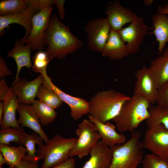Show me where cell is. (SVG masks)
I'll return each instance as SVG.
<instances>
[{"instance_id":"6da1fadb","label":"cell","mask_w":168,"mask_h":168,"mask_svg":"<svg viewBox=\"0 0 168 168\" xmlns=\"http://www.w3.org/2000/svg\"><path fill=\"white\" fill-rule=\"evenodd\" d=\"M45 51L50 60L54 58L64 59L82 47L83 42L71 32L67 26L62 22L57 15L50 16L44 35Z\"/></svg>"},{"instance_id":"7a4b0ae2","label":"cell","mask_w":168,"mask_h":168,"mask_svg":"<svg viewBox=\"0 0 168 168\" xmlns=\"http://www.w3.org/2000/svg\"><path fill=\"white\" fill-rule=\"evenodd\" d=\"M130 98L113 89L99 91L89 102V115L105 123L118 114L124 104Z\"/></svg>"},{"instance_id":"3957f363","label":"cell","mask_w":168,"mask_h":168,"mask_svg":"<svg viewBox=\"0 0 168 168\" xmlns=\"http://www.w3.org/2000/svg\"><path fill=\"white\" fill-rule=\"evenodd\" d=\"M150 103L134 94L123 106L118 114L112 121L120 133H133L140 124L149 116Z\"/></svg>"},{"instance_id":"277c9868","label":"cell","mask_w":168,"mask_h":168,"mask_svg":"<svg viewBox=\"0 0 168 168\" xmlns=\"http://www.w3.org/2000/svg\"><path fill=\"white\" fill-rule=\"evenodd\" d=\"M139 131L132 133L130 138L124 143L111 147L112 158L108 168H138L143 157V147L140 141Z\"/></svg>"},{"instance_id":"5b68a950","label":"cell","mask_w":168,"mask_h":168,"mask_svg":"<svg viewBox=\"0 0 168 168\" xmlns=\"http://www.w3.org/2000/svg\"><path fill=\"white\" fill-rule=\"evenodd\" d=\"M77 140L56 134L47 144L39 146L38 155L40 160L44 159L40 168H51L67 160Z\"/></svg>"},{"instance_id":"8992f818","label":"cell","mask_w":168,"mask_h":168,"mask_svg":"<svg viewBox=\"0 0 168 168\" xmlns=\"http://www.w3.org/2000/svg\"><path fill=\"white\" fill-rule=\"evenodd\" d=\"M77 140L69 154L70 157L77 156L82 159L89 154L91 149L101 139L95 125L89 119H84L76 130Z\"/></svg>"},{"instance_id":"52a82bcc","label":"cell","mask_w":168,"mask_h":168,"mask_svg":"<svg viewBox=\"0 0 168 168\" xmlns=\"http://www.w3.org/2000/svg\"><path fill=\"white\" fill-rule=\"evenodd\" d=\"M84 29L87 36V45L91 51L100 52L107 42L111 28L106 18L98 17L88 21Z\"/></svg>"},{"instance_id":"ba28073f","label":"cell","mask_w":168,"mask_h":168,"mask_svg":"<svg viewBox=\"0 0 168 168\" xmlns=\"http://www.w3.org/2000/svg\"><path fill=\"white\" fill-rule=\"evenodd\" d=\"M134 76L136 81L134 94L146 100L151 104L156 103L158 86L149 68L144 65L137 70Z\"/></svg>"},{"instance_id":"9c48e42d","label":"cell","mask_w":168,"mask_h":168,"mask_svg":"<svg viewBox=\"0 0 168 168\" xmlns=\"http://www.w3.org/2000/svg\"><path fill=\"white\" fill-rule=\"evenodd\" d=\"M148 31L149 27L145 24L144 19L138 16L127 26L118 31L124 42L127 43L126 46L130 55L139 51Z\"/></svg>"},{"instance_id":"30bf717a","label":"cell","mask_w":168,"mask_h":168,"mask_svg":"<svg viewBox=\"0 0 168 168\" xmlns=\"http://www.w3.org/2000/svg\"><path fill=\"white\" fill-rule=\"evenodd\" d=\"M142 143L143 148L152 153L168 158V129L162 125L148 128Z\"/></svg>"},{"instance_id":"8fae6325","label":"cell","mask_w":168,"mask_h":168,"mask_svg":"<svg viewBox=\"0 0 168 168\" xmlns=\"http://www.w3.org/2000/svg\"><path fill=\"white\" fill-rule=\"evenodd\" d=\"M53 7L46 8L35 13L33 16L31 30L25 44L30 45L33 51H43L45 46L44 38L48 26Z\"/></svg>"},{"instance_id":"7c38bea8","label":"cell","mask_w":168,"mask_h":168,"mask_svg":"<svg viewBox=\"0 0 168 168\" xmlns=\"http://www.w3.org/2000/svg\"><path fill=\"white\" fill-rule=\"evenodd\" d=\"M42 84L55 92L63 101L69 107L70 115L74 120H77L83 115L89 114V102L79 97H76L63 92L55 86L48 75L44 77Z\"/></svg>"},{"instance_id":"4fadbf2b","label":"cell","mask_w":168,"mask_h":168,"mask_svg":"<svg viewBox=\"0 0 168 168\" xmlns=\"http://www.w3.org/2000/svg\"><path fill=\"white\" fill-rule=\"evenodd\" d=\"M105 13L111 29L118 31L138 16L136 12L121 5L118 0L109 1L106 5Z\"/></svg>"},{"instance_id":"5bb4252c","label":"cell","mask_w":168,"mask_h":168,"mask_svg":"<svg viewBox=\"0 0 168 168\" xmlns=\"http://www.w3.org/2000/svg\"><path fill=\"white\" fill-rule=\"evenodd\" d=\"M44 79V77L40 74L31 81L21 78L17 82L13 83L12 90L19 103L31 105L36 97L39 88L42 84Z\"/></svg>"},{"instance_id":"9a60e30c","label":"cell","mask_w":168,"mask_h":168,"mask_svg":"<svg viewBox=\"0 0 168 168\" xmlns=\"http://www.w3.org/2000/svg\"><path fill=\"white\" fill-rule=\"evenodd\" d=\"M36 13L30 8L28 7L25 11L19 13H11L0 16V36L3 35L5 28H9L10 24H17L23 26L25 29L26 34L20 40L23 44L30 32L32 26V18Z\"/></svg>"},{"instance_id":"2e32d148","label":"cell","mask_w":168,"mask_h":168,"mask_svg":"<svg viewBox=\"0 0 168 168\" xmlns=\"http://www.w3.org/2000/svg\"><path fill=\"white\" fill-rule=\"evenodd\" d=\"M88 117L95 125L101 137L102 142L111 148L114 146L122 144L126 142V136L119 133L115 126L109 121L102 123L90 115Z\"/></svg>"},{"instance_id":"e0dca14e","label":"cell","mask_w":168,"mask_h":168,"mask_svg":"<svg viewBox=\"0 0 168 168\" xmlns=\"http://www.w3.org/2000/svg\"><path fill=\"white\" fill-rule=\"evenodd\" d=\"M90 157L81 168H108L112 158L111 148L101 140L91 150Z\"/></svg>"},{"instance_id":"ac0fdd59","label":"cell","mask_w":168,"mask_h":168,"mask_svg":"<svg viewBox=\"0 0 168 168\" xmlns=\"http://www.w3.org/2000/svg\"><path fill=\"white\" fill-rule=\"evenodd\" d=\"M17 111L19 118L18 121L22 127H27L37 133L43 139L45 144L49 139L43 130L40 120L33 111L31 105L19 103Z\"/></svg>"},{"instance_id":"d6986e66","label":"cell","mask_w":168,"mask_h":168,"mask_svg":"<svg viewBox=\"0 0 168 168\" xmlns=\"http://www.w3.org/2000/svg\"><path fill=\"white\" fill-rule=\"evenodd\" d=\"M102 55L111 60H119L130 55L126 44L118 31L111 30L109 39L101 52Z\"/></svg>"},{"instance_id":"ffe728a7","label":"cell","mask_w":168,"mask_h":168,"mask_svg":"<svg viewBox=\"0 0 168 168\" xmlns=\"http://www.w3.org/2000/svg\"><path fill=\"white\" fill-rule=\"evenodd\" d=\"M31 50L32 48L30 45L23 44L17 39L14 48L8 52L7 57L13 58L17 65L16 72L13 83L20 80L19 74L22 67L32 68L30 58Z\"/></svg>"},{"instance_id":"44dd1931","label":"cell","mask_w":168,"mask_h":168,"mask_svg":"<svg viewBox=\"0 0 168 168\" xmlns=\"http://www.w3.org/2000/svg\"><path fill=\"white\" fill-rule=\"evenodd\" d=\"M4 104V113L0 124L1 129L10 127L20 128L16 117L19 103L16 95L13 92L12 86L8 94L2 101Z\"/></svg>"},{"instance_id":"7402d4cb","label":"cell","mask_w":168,"mask_h":168,"mask_svg":"<svg viewBox=\"0 0 168 168\" xmlns=\"http://www.w3.org/2000/svg\"><path fill=\"white\" fill-rule=\"evenodd\" d=\"M152 33L158 43L157 52L160 54L168 43V17L166 14L156 13L152 16Z\"/></svg>"},{"instance_id":"603a6c76","label":"cell","mask_w":168,"mask_h":168,"mask_svg":"<svg viewBox=\"0 0 168 168\" xmlns=\"http://www.w3.org/2000/svg\"><path fill=\"white\" fill-rule=\"evenodd\" d=\"M148 68L156 78L158 88L168 82V46L151 61Z\"/></svg>"},{"instance_id":"cb8c5ba5","label":"cell","mask_w":168,"mask_h":168,"mask_svg":"<svg viewBox=\"0 0 168 168\" xmlns=\"http://www.w3.org/2000/svg\"><path fill=\"white\" fill-rule=\"evenodd\" d=\"M0 152L5 159L6 164L9 167H14L23 159L27 151L25 147L21 145L15 146L0 144Z\"/></svg>"},{"instance_id":"d4e9b609","label":"cell","mask_w":168,"mask_h":168,"mask_svg":"<svg viewBox=\"0 0 168 168\" xmlns=\"http://www.w3.org/2000/svg\"><path fill=\"white\" fill-rule=\"evenodd\" d=\"M31 106L43 126L50 124L57 117V114L54 108L39 100H34Z\"/></svg>"},{"instance_id":"484cf974","label":"cell","mask_w":168,"mask_h":168,"mask_svg":"<svg viewBox=\"0 0 168 168\" xmlns=\"http://www.w3.org/2000/svg\"><path fill=\"white\" fill-rule=\"evenodd\" d=\"M149 112V117L146 120L148 128L161 124L168 129V107L150 105Z\"/></svg>"},{"instance_id":"4316f807","label":"cell","mask_w":168,"mask_h":168,"mask_svg":"<svg viewBox=\"0 0 168 168\" xmlns=\"http://www.w3.org/2000/svg\"><path fill=\"white\" fill-rule=\"evenodd\" d=\"M27 133L23 128L10 127L0 130V144L10 145V142H15L22 145Z\"/></svg>"},{"instance_id":"83f0119b","label":"cell","mask_w":168,"mask_h":168,"mask_svg":"<svg viewBox=\"0 0 168 168\" xmlns=\"http://www.w3.org/2000/svg\"><path fill=\"white\" fill-rule=\"evenodd\" d=\"M36 97L39 100L54 109L59 108L63 102L55 92L42 84L39 88Z\"/></svg>"},{"instance_id":"f1b7e54d","label":"cell","mask_w":168,"mask_h":168,"mask_svg":"<svg viewBox=\"0 0 168 168\" xmlns=\"http://www.w3.org/2000/svg\"><path fill=\"white\" fill-rule=\"evenodd\" d=\"M28 8L25 0H4L0 2V15L22 12Z\"/></svg>"},{"instance_id":"f546056e","label":"cell","mask_w":168,"mask_h":168,"mask_svg":"<svg viewBox=\"0 0 168 168\" xmlns=\"http://www.w3.org/2000/svg\"><path fill=\"white\" fill-rule=\"evenodd\" d=\"M33 65L32 69L35 72L40 73L44 77L47 75V67L50 61L45 51L36 52L32 57Z\"/></svg>"},{"instance_id":"4dcf8cb0","label":"cell","mask_w":168,"mask_h":168,"mask_svg":"<svg viewBox=\"0 0 168 168\" xmlns=\"http://www.w3.org/2000/svg\"><path fill=\"white\" fill-rule=\"evenodd\" d=\"M43 141V138L35 132L27 134L22 144L26 149L27 155L31 157L36 156L35 145L37 144L39 147L41 146L44 144Z\"/></svg>"},{"instance_id":"1f68e13d","label":"cell","mask_w":168,"mask_h":168,"mask_svg":"<svg viewBox=\"0 0 168 168\" xmlns=\"http://www.w3.org/2000/svg\"><path fill=\"white\" fill-rule=\"evenodd\" d=\"M142 163V168H168V158L148 154L145 156Z\"/></svg>"},{"instance_id":"d6a6232c","label":"cell","mask_w":168,"mask_h":168,"mask_svg":"<svg viewBox=\"0 0 168 168\" xmlns=\"http://www.w3.org/2000/svg\"><path fill=\"white\" fill-rule=\"evenodd\" d=\"M54 1L51 0H25L28 7L37 13L44 9L52 7Z\"/></svg>"},{"instance_id":"836d02e7","label":"cell","mask_w":168,"mask_h":168,"mask_svg":"<svg viewBox=\"0 0 168 168\" xmlns=\"http://www.w3.org/2000/svg\"><path fill=\"white\" fill-rule=\"evenodd\" d=\"M157 105L168 107V82L158 88Z\"/></svg>"},{"instance_id":"e575fe53","label":"cell","mask_w":168,"mask_h":168,"mask_svg":"<svg viewBox=\"0 0 168 168\" xmlns=\"http://www.w3.org/2000/svg\"><path fill=\"white\" fill-rule=\"evenodd\" d=\"M40 160L38 155L34 157L26 155L16 167L17 168H38L39 161Z\"/></svg>"},{"instance_id":"d590c367","label":"cell","mask_w":168,"mask_h":168,"mask_svg":"<svg viewBox=\"0 0 168 168\" xmlns=\"http://www.w3.org/2000/svg\"><path fill=\"white\" fill-rule=\"evenodd\" d=\"M12 75V74L7 67L5 60L0 56V79H2L7 76Z\"/></svg>"},{"instance_id":"8d00e7d4","label":"cell","mask_w":168,"mask_h":168,"mask_svg":"<svg viewBox=\"0 0 168 168\" xmlns=\"http://www.w3.org/2000/svg\"><path fill=\"white\" fill-rule=\"evenodd\" d=\"M10 87L7 85L6 80L4 78L0 81V100L3 101L8 94L10 90Z\"/></svg>"},{"instance_id":"74e56055","label":"cell","mask_w":168,"mask_h":168,"mask_svg":"<svg viewBox=\"0 0 168 168\" xmlns=\"http://www.w3.org/2000/svg\"><path fill=\"white\" fill-rule=\"evenodd\" d=\"M76 160L73 157H69L62 163L51 168H75Z\"/></svg>"},{"instance_id":"f35d334b","label":"cell","mask_w":168,"mask_h":168,"mask_svg":"<svg viewBox=\"0 0 168 168\" xmlns=\"http://www.w3.org/2000/svg\"><path fill=\"white\" fill-rule=\"evenodd\" d=\"M65 1L64 0H54V5L57 7L59 17L61 20H63L65 17V10L64 6Z\"/></svg>"},{"instance_id":"ab89813d","label":"cell","mask_w":168,"mask_h":168,"mask_svg":"<svg viewBox=\"0 0 168 168\" xmlns=\"http://www.w3.org/2000/svg\"><path fill=\"white\" fill-rule=\"evenodd\" d=\"M157 13L168 14V3L159 6L157 10Z\"/></svg>"},{"instance_id":"60d3db41","label":"cell","mask_w":168,"mask_h":168,"mask_svg":"<svg viewBox=\"0 0 168 168\" xmlns=\"http://www.w3.org/2000/svg\"><path fill=\"white\" fill-rule=\"evenodd\" d=\"M4 113V104L3 101H0V124L1 123Z\"/></svg>"},{"instance_id":"b9f144b4","label":"cell","mask_w":168,"mask_h":168,"mask_svg":"<svg viewBox=\"0 0 168 168\" xmlns=\"http://www.w3.org/2000/svg\"><path fill=\"white\" fill-rule=\"evenodd\" d=\"M6 163V161L2 153L0 152V168H3L2 166Z\"/></svg>"},{"instance_id":"7bdbcfd3","label":"cell","mask_w":168,"mask_h":168,"mask_svg":"<svg viewBox=\"0 0 168 168\" xmlns=\"http://www.w3.org/2000/svg\"><path fill=\"white\" fill-rule=\"evenodd\" d=\"M143 2L146 6H148L153 3L154 1L153 0H144L143 1Z\"/></svg>"},{"instance_id":"ee69618b","label":"cell","mask_w":168,"mask_h":168,"mask_svg":"<svg viewBox=\"0 0 168 168\" xmlns=\"http://www.w3.org/2000/svg\"><path fill=\"white\" fill-rule=\"evenodd\" d=\"M9 168H17L16 167H9Z\"/></svg>"}]
</instances>
